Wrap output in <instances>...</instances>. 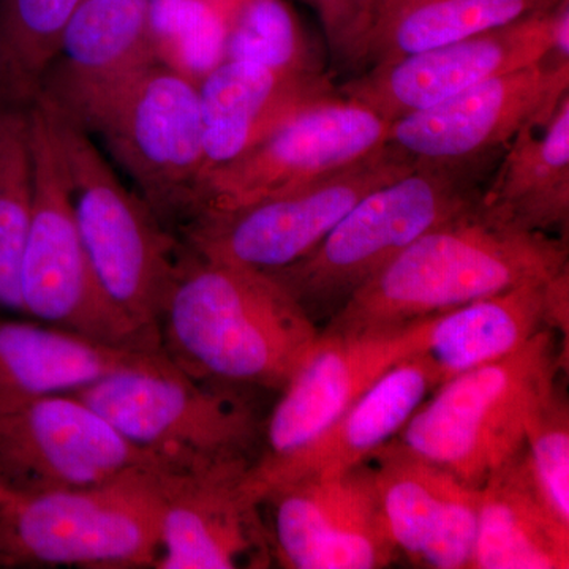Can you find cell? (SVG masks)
<instances>
[{"instance_id":"6da1fadb","label":"cell","mask_w":569,"mask_h":569,"mask_svg":"<svg viewBox=\"0 0 569 569\" xmlns=\"http://www.w3.org/2000/svg\"><path fill=\"white\" fill-rule=\"evenodd\" d=\"M274 277L183 244L159 320V346L181 372L227 391H282L318 337Z\"/></svg>"},{"instance_id":"7a4b0ae2","label":"cell","mask_w":569,"mask_h":569,"mask_svg":"<svg viewBox=\"0 0 569 569\" xmlns=\"http://www.w3.org/2000/svg\"><path fill=\"white\" fill-rule=\"evenodd\" d=\"M565 269L567 242L501 222L478 204L419 236L351 295L323 332L403 328Z\"/></svg>"},{"instance_id":"3957f363","label":"cell","mask_w":569,"mask_h":569,"mask_svg":"<svg viewBox=\"0 0 569 569\" xmlns=\"http://www.w3.org/2000/svg\"><path fill=\"white\" fill-rule=\"evenodd\" d=\"M43 107L93 276L108 302L159 342V320L181 261L182 239L119 181L91 133Z\"/></svg>"},{"instance_id":"277c9868","label":"cell","mask_w":569,"mask_h":569,"mask_svg":"<svg viewBox=\"0 0 569 569\" xmlns=\"http://www.w3.org/2000/svg\"><path fill=\"white\" fill-rule=\"evenodd\" d=\"M563 351L545 328L518 351L445 381L396 437L419 458L481 488L523 441L559 385Z\"/></svg>"},{"instance_id":"5b68a950","label":"cell","mask_w":569,"mask_h":569,"mask_svg":"<svg viewBox=\"0 0 569 569\" xmlns=\"http://www.w3.org/2000/svg\"><path fill=\"white\" fill-rule=\"evenodd\" d=\"M482 171L417 164L410 174L367 193L312 252L268 274L316 323L329 320L419 236L477 208Z\"/></svg>"},{"instance_id":"8992f818","label":"cell","mask_w":569,"mask_h":569,"mask_svg":"<svg viewBox=\"0 0 569 569\" xmlns=\"http://www.w3.org/2000/svg\"><path fill=\"white\" fill-rule=\"evenodd\" d=\"M168 470L258 460L264 419L244 392L193 380L162 351L71 392Z\"/></svg>"},{"instance_id":"52a82bcc","label":"cell","mask_w":569,"mask_h":569,"mask_svg":"<svg viewBox=\"0 0 569 569\" xmlns=\"http://www.w3.org/2000/svg\"><path fill=\"white\" fill-rule=\"evenodd\" d=\"M159 468L96 488L11 493L0 503V569L156 568Z\"/></svg>"},{"instance_id":"ba28073f","label":"cell","mask_w":569,"mask_h":569,"mask_svg":"<svg viewBox=\"0 0 569 569\" xmlns=\"http://www.w3.org/2000/svg\"><path fill=\"white\" fill-rule=\"evenodd\" d=\"M33 164L31 227L21 266L24 317L129 350L159 351V342L108 302L82 246L69 183L40 100L29 104Z\"/></svg>"},{"instance_id":"9c48e42d","label":"cell","mask_w":569,"mask_h":569,"mask_svg":"<svg viewBox=\"0 0 569 569\" xmlns=\"http://www.w3.org/2000/svg\"><path fill=\"white\" fill-rule=\"evenodd\" d=\"M84 130L102 138L156 216L181 230L204 171L197 82L153 62L112 93Z\"/></svg>"},{"instance_id":"30bf717a","label":"cell","mask_w":569,"mask_h":569,"mask_svg":"<svg viewBox=\"0 0 569 569\" xmlns=\"http://www.w3.org/2000/svg\"><path fill=\"white\" fill-rule=\"evenodd\" d=\"M415 168L387 142L337 173L233 212L200 217L179 234L189 249L212 260L279 271L312 252L367 193Z\"/></svg>"},{"instance_id":"8fae6325","label":"cell","mask_w":569,"mask_h":569,"mask_svg":"<svg viewBox=\"0 0 569 569\" xmlns=\"http://www.w3.org/2000/svg\"><path fill=\"white\" fill-rule=\"evenodd\" d=\"M388 129L389 122L376 111L339 92L299 112L238 159L209 171L183 227L337 173L383 148Z\"/></svg>"},{"instance_id":"7c38bea8","label":"cell","mask_w":569,"mask_h":569,"mask_svg":"<svg viewBox=\"0 0 569 569\" xmlns=\"http://www.w3.org/2000/svg\"><path fill=\"white\" fill-rule=\"evenodd\" d=\"M159 467L78 397L0 408V485L11 493L96 488Z\"/></svg>"},{"instance_id":"4fadbf2b","label":"cell","mask_w":569,"mask_h":569,"mask_svg":"<svg viewBox=\"0 0 569 569\" xmlns=\"http://www.w3.org/2000/svg\"><path fill=\"white\" fill-rule=\"evenodd\" d=\"M569 88V59L498 74L389 122L387 142L417 164L486 170L520 130L556 110Z\"/></svg>"},{"instance_id":"5bb4252c","label":"cell","mask_w":569,"mask_h":569,"mask_svg":"<svg viewBox=\"0 0 569 569\" xmlns=\"http://www.w3.org/2000/svg\"><path fill=\"white\" fill-rule=\"evenodd\" d=\"M261 508L272 560L290 569H380L400 553L369 462L271 486Z\"/></svg>"},{"instance_id":"9a60e30c","label":"cell","mask_w":569,"mask_h":569,"mask_svg":"<svg viewBox=\"0 0 569 569\" xmlns=\"http://www.w3.org/2000/svg\"><path fill=\"white\" fill-rule=\"evenodd\" d=\"M257 460L193 470L159 468V569L268 568L272 563Z\"/></svg>"},{"instance_id":"2e32d148","label":"cell","mask_w":569,"mask_h":569,"mask_svg":"<svg viewBox=\"0 0 569 569\" xmlns=\"http://www.w3.org/2000/svg\"><path fill=\"white\" fill-rule=\"evenodd\" d=\"M556 7L445 47L369 67L339 86V92L388 122L425 110L489 78L557 56Z\"/></svg>"},{"instance_id":"e0dca14e","label":"cell","mask_w":569,"mask_h":569,"mask_svg":"<svg viewBox=\"0 0 569 569\" xmlns=\"http://www.w3.org/2000/svg\"><path fill=\"white\" fill-rule=\"evenodd\" d=\"M429 321L430 317L366 335L318 332L264 419L263 451L258 460L284 458L316 440L378 378L425 348Z\"/></svg>"},{"instance_id":"ac0fdd59","label":"cell","mask_w":569,"mask_h":569,"mask_svg":"<svg viewBox=\"0 0 569 569\" xmlns=\"http://www.w3.org/2000/svg\"><path fill=\"white\" fill-rule=\"evenodd\" d=\"M149 2L81 0L36 99L84 129L112 93L157 62Z\"/></svg>"},{"instance_id":"d6986e66","label":"cell","mask_w":569,"mask_h":569,"mask_svg":"<svg viewBox=\"0 0 569 569\" xmlns=\"http://www.w3.org/2000/svg\"><path fill=\"white\" fill-rule=\"evenodd\" d=\"M438 381L425 355L408 356L391 367L316 440L284 458L257 460L258 489L307 477H336L367 462L395 440L415 411L436 391Z\"/></svg>"},{"instance_id":"ffe728a7","label":"cell","mask_w":569,"mask_h":569,"mask_svg":"<svg viewBox=\"0 0 569 569\" xmlns=\"http://www.w3.org/2000/svg\"><path fill=\"white\" fill-rule=\"evenodd\" d=\"M198 91L204 123L201 179L250 151L299 112L339 96L329 74L236 61L217 66L200 81Z\"/></svg>"},{"instance_id":"44dd1931","label":"cell","mask_w":569,"mask_h":569,"mask_svg":"<svg viewBox=\"0 0 569 569\" xmlns=\"http://www.w3.org/2000/svg\"><path fill=\"white\" fill-rule=\"evenodd\" d=\"M159 351L108 346L40 321L0 317V408L71 395Z\"/></svg>"},{"instance_id":"7402d4cb","label":"cell","mask_w":569,"mask_h":569,"mask_svg":"<svg viewBox=\"0 0 569 569\" xmlns=\"http://www.w3.org/2000/svg\"><path fill=\"white\" fill-rule=\"evenodd\" d=\"M567 568L569 527L546 505L522 445L479 488L478 537L470 569Z\"/></svg>"},{"instance_id":"603a6c76","label":"cell","mask_w":569,"mask_h":569,"mask_svg":"<svg viewBox=\"0 0 569 569\" xmlns=\"http://www.w3.org/2000/svg\"><path fill=\"white\" fill-rule=\"evenodd\" d=\"M482 211L527 231L552 234L569 219V93L505 149L481 192Z\"/></svg>"},{"instance_id":"cb8c5ba5","label":"cell","mask_w":569,"mask_h":569,"mask_svg":"<svg viewBox=\"0 0 569 569\" xmlns=\"http://www.w3.org/2000/svg\"><path fill=\"white\" fill-rule=\"evenodd\" d=\"M552 279L520 283L430 317L421 353L432 366L438 387L468 370L507 358L549 328Z\"/></svg>"},{"instance_id":"d4e9b609","label":"cell","mask_w":569,"mask_h":569,"mask_svg":"<svg viewBox=\"0 0 569 569\" xmlns=\"http://www.w3.org/2000/svg\"><path fill=\"white\" fill-rule=\"evenodd\" d=\"M560 0H385L370 28L366 67L492 31L530 14L553 9Z\"/></svg>"},{"instance_id":"484cf974","label":"cell","mask_w":569,"mask_h":569,"mask_svg":"<svg viewBox=\"0 0 569 569\" xmlns=\"http://www.w3.org/2000/svg\"><path fill=\"white\" fill-rule=\"evenodd\" d=\"M32 201L29 107L0 104V312L24 316L21 266Z\"/></svg>"},{"instance_id":"4316f807","label":"cell","mask_w":569,"mask_h":569,"mask_svg":"<svg viewBox=\"0 0 569 569\" xmlns=\"http://www.w3.org/2000/svg\"><path fill=\"white\" fill-rule=\"evenodd\" d=\"M81 0H0V104L29 107Z\"/></svg>"},{"instance_id":"83f0119b","label":"cell","mask_w":569,"mask_h":569,"mask_svg":"<svg viewBox=\"0 0 569 569\" xmlns=\"http://www.w3.org/2000/svg\"><path fill=\"white\" fill-rule=\"evenodd\" d=\"M367 462L372 467L381 509L400 557L419 567L449 471L419 458L396 438Z\"/></svg>"},{"instance_id":"f1b7e54d","label":"cell","mask_w":569,"mask_h":569,"mask_svg":"<svg viewBox=\"0 0 569 569\" xmlns=\"http://www.w3.org/2000/svg\"><path fill=\"white\" fill-rule=\"evenodd\" d=\"M224 61L296 73H325L320 52L284 0H236L228 11Z\"/></svg>"},{"instance_id":"f546056e","label":"cell","mask_w":569,"mask_h":569,"mask_svg":"<svg viewBox=\"0 0 569 569\" xmlns=\"http://www.w3.org/2000/svg\"><path fill=\"white\" fill-rule=\"evenodd\" d=\"M230 9L222 0H151L149 33L157 62L200 84L224 61Z\"/></svg>"},{"instance_id":"4dcf8cb0","label":"cell","mask_w":569,"mask_h":569,"mask_svg":"<svg viewBox=\"0 0 569 569\" xmlns=\"http://www.w3.org/2000/svg\"><path fill=\"white\" fill-rule=\"evenodd\" d=\"M523 447L546 505L569 527V407L560 383L531 419Z\"/></svg>"},{"instance_id":"1f68e13d","label":"cell","mask_w":569,"mask_h":569,"mask_svg":"<svg viewBox=\"0 0 569 569\" xmlns=\"http://www.w3.org/2000/svg\"><path fill=\"white\" fill-rule=\"evenodd\" d=\"M479 523V488L449 473L436 522L419 567L467 569L473 560Z\"/></svg>"},{"instance_id":"d6a6232c","label":"cell","mask_w":569,"mask_h":569,"mask_svg":"<svg viewBox=\"0 0 569 569\" xmlns=\"http://www.w3.org/2000/svg\"><path fill=\"white\" fill-rule=\"evenodd\" d=\"M320 14L332 62L340 70L366 69L373 0H309Z\"/></svg>"},{"instance_id":"836d02e7","label":"cell","mask_w":569,"mask_h":569,"mask_svg":"<svg viewBox=\"0 0 569 569\" xmlns=\"http://www.w3.org/2000/svg\"><path fill=\"white\" fill-rule=\"evenodd\" d=\"M10 496V490H7L2 485H0V503H3V501H6Z\"/></svg>"},{"instance_id":"e575fe53","label":"cell","mask_w":569,"mask_h":569,"mask_svg":"<svg viewBox=\"0 0 569 569\" xmlns=\"http://www.w3.org/2000/svg\"><path fill=\"white\" fill-rule=\"evenodd\" d=\"M381 2H385V0H373V6H376V11H377L378 7H380ZM373 18H376V14H373Z\"/></svg>"},{"instance_id":"d590c367","label":"cell","mask_w":569,"mask_h":569,"mask_svg":"<svg viewBox=\"0 0 569 569\" xmlns=\"http://www.w3.org/2000/svg\"><path fill=\"white\" fill-rule=\"evenodd\" d=\"M222 2L227 3L228 7H231L236 2V0H222Z\"/></svg>"}]
</instances>
